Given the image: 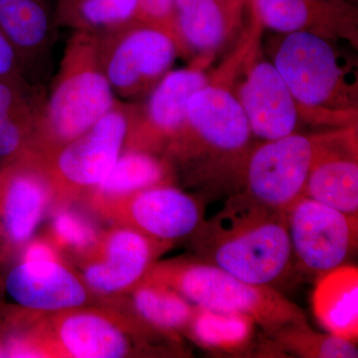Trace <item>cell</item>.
<instances>
[{
  "instance_id": "1",
  "label": "cell",
  "mask_w": 358,
  "mask_h": 358,
  "mask_svg": "<svg viewBox=\"0 0 358 358\" xmlns=\"http://www.w3.org/2000/svg\"><path fill=\"white\" fill-rule=\"evenodd\" d=\"M250 39L244 28L234 49L187 103L185 124L162 157L178 166L186 185L208 194L239 192L253 134L234 93L238 66Z\"/></svg>"
},
{
  "instance_id": "2",
  "label": "cell",
  "mask_w": 358,
  "mask_h": 358,
  "mask_svg": "<svg viewBox=\"0 0 358 358\" xmlns=\"http://www.w3.org/2000/svg\"><path fill=\"white\" fill-rule=\"evenodd\" d=\"M195 257L250 284L279 289L296 271L286 212L236 192L192 236Z\"/></svg>"
},
{
  "instance_id": "3",
  "label": "cell",
  "mask_w": 358,
  "mask_h": 358,
  "mask_svg": "<svg viewBox=\"0 0 358 358\" xmlns=\"http://www.w3.org/2000/svg\"><path fill=\"white\" fill-rule=\"evenodd\" d=\"M270 60L303 110L306 126H357V74L338 42L308 32L280 34Z\"/></svg>"
},
{
  "instance_id": "4",
  "label": "cell",
  "mask_w": 358,
  "mask_h": 358,
  "mask_svg": "<svg viewBox=\"0 0 358 358\" xmlns=\"http://www.w3.org/2000/svg\"><path fill=\"white\" fill-rule=\"evenodd\" d=\"M119 99L103 74L96 34L74 31L37 119L32 152H51L91 128Z\"/></svg>"
},
{
  "instance_id": "5",
  "label": "cell",
  "mask_w": 358,
  "mask_h": 358,
  "mask_svg": "<svg viewBox=\"0 0 358 358\" xmlns=\"http://www.w3.org/2000/svg\"><path fill=\"white\" fill-rule=\"evenodd\" d=\"M143 279L173 289L196 307L247 315L267 336L287 324L308 322L279 289L242 281L196 257L157 261Z\"/></svg>"
},
{
  "instance_id": "6",
  "label": "cell",
  "mask_w": 358,
  "mask_h": 358,
  "mask_svg": "<svg viewBox=\"0 0 358 358\" xmlns=\"http://www.w3.org/2000/svg\"><path fill=\"white\" fill-rule=\"evenodd\" d=\"M27 331L41 357L122 358L148 355L157 331L138 319L99 310L46 313Z\"/></svg>"
},
{
  "instance_id": "7",
  "label": "cell",
  "mask_w": 358,
  "mask_h": 358,
  "mask_svg": "<svg viewBox=\"0 0 358 358\" xmlns=\"http://www.w3.org/2000/svg\"><path fill=\"white\" fill-rule=\"evenodd\" d=\"M138 107L119 99L94 126L51 152L34 154L50 183L53 197L73 199L90 192L119 159Z\"/></svg>"
},
{
  "instance_id": "8",
  "label": "cell",
  "mask_w": 358,
  "mask_h": 358,
  "mask_svg": "<svg viewBox=\"0 0 358 358\" xmlns=\"http://www.w3.org/2000/svg\"><path fill=\"white\" fill-rule=\"evenodd\" d=\"M250 39L238 66L234 93L254 138L274 141L299 133L306 126L303 110L262 47L265 28L254 10L250 13Z\"/></svg>"
},
{
  "instance_id": "9",
  "label": "cell",
  "mask_w": 358,
  "mask_h": 358,
  "mask_svg": "<svg viewBox=\"0 0 358 358\" xmlns=\"http://www.w3.org/2000/svg\"><path fill=\"white\" fill-rule=\"evenodd\" d=\"M96 34L103 74L122 101L148 96L179 55L166 33L136 20Z\"/></svg>"
},
{
  "instance_id": "10",
  "label": "cell",
  "mask_w": 358,
  "mask_h": 358,
  "mask_svg": "<svg viewBox=\"0 0 358 358\" xmlns=\"http://www.w3.org/2000/svg\"><path fill=\"white\" fill-rule=\"evenodd\" d=\"M322 131L294 133L255 143L245 166L243 192L258 203L286 212L305 195L308 173Z\"/></svg>"
},
{
  "instance_id": "11",
  "label": "cell",
  "mask_w": 358,
  "mask_h": 358,
  "mask_svg": "<svg viewBox=\"0 0 358 358\" xmlns=\"http://www.w3.org/2000/svg\"><path fill=\"white\" fill-rule=\"evenodd\" d=\"M296 271L317 278L345 265L357 249L358 214L300 197L286 211Z\"/></svg>"
},
{
  "instance_id": "12",
  "label": "cell",
  "mask_w": 358,
  "mask_h": 358,
  "mask_svg": "<svg viewBox=\"0 0 358 358\" xmlns=\"http://www.w3.org/2000/svg\"><path fill=\"white\" fill-rule=\"evenodd\" d=\"M215 57L199 54L188 67L169 71L148 94L145 107H138L124 148L164 155L185 124L190 96L208 82L207 68Z\"/></svg>"
},
{
  "instance_id": "13",
  "label": "cell",
  "mask_w": 358,
  "mask_h": 358,
  "mask_svg": "<svg viewBox=\"0 0 358 358\" xmlns=\"http://www.w3.org/2000/svg\"><path fill=\"white\" fill-rule=\"evenodd\" d=\"M96 211L117 225L169 245L192 237L205 219L202 202L173 185L145 188Z\"/></svg>"
},
{
  "instance_id": "14",
  "label": "cell",
  "mask_w": 358,
  "mask_h": 358,
  "mask_svg": "<svg viewBox=\"0 0 358 358\" xmlns=\"http://www.w3.org/2000/svg\"><path fill=\"white\" fill-rule=\"evenodd\" d=\"M171 247L140 231L115 224L82 253V281L98 294L129 293Z\"/></svg>"
},
{
  "instance_id": "15",
  "label": "cell",
  "mask_w": 358,
  "mask_h": 358,
  "mask_svg": "<svg viewBox=\"0 0 358 358\" xmlns=\"http://www.w3.org/2000/svg\"><path fill=\"white\" fill-rule=\"evenodd\" d=\"M306 196L348 214H358L357 126L322 131Z\"/></svg>"
},
{
  "instance_id": "16",
  "label": "cell",
  "mask_w": 358,
  "mask_h": 358,
  "mask_svg": "<svg viewBox=\"0 0 358 358\" xmlns=\"http://www.w3.org/2000/svg\"><path fill=\"white\" fill-rule=\"evenodd\" d=\"M53 192L33 152L2 166L0 171V227L10 243L31 238L43 218Z\"/></svg>"
},
{
  "instance_id": "17",
  "label": "cell",
  "mask_w": 358,
  "mask_h": 358,
  "mask_svg": "<svg viewBox=\"0 0 358 358\" xmlns=\"http://www.w3.org/2000/svg\"><path fill=\"white\" fill-rule=\"evenodd\" d=\"M264 28L308 32L358 48V10L350 0H252Z\"/></svg>"
},
{
  "instance_id": "18",
  "label": "cell",
  "mask_w": 358,
  "mask_h": 358,
  "mask_svg": "<svg viewBox=\"0 0 358 358\" xmlns=\"http://www.w3.org/2000/svg\"><path fill=\"white\" fill-rule=\"evenodd\" d=\"M9 296L33 312L51 313L83 307L88 288L61 261L21 262L6 280Z\"/></svg>"
},
{
  "instance_id": "19",
  "label": "cell",
  "mask_w": 358,
  "mask_h": 358,
  "mask_svg": "<svg viewBox=\"0 0 358 358\" xmlns=\"http://www.w3.org/2000/svg\"><path fill=\"white\" fill-rule=\"evenodd\" d=\"M179 32L190 54L216 56L237 34L252 0H173Z\"/></svg>"
},
{
  "instance_id": "20",
  "label": "cell",
  "mask_w": 358,
  "mask_h": 358,
  "mask_svg": "<svg viewBox=\"0 0 358 358\" xmlns=\"http://www.w3.org/2000/svg\"><path fill=\"white\" fill-rule=\"evenodd\" d=\"M255 320L239 313L216 312L195 306L183 336L205 352L225 357H273L274 343L257 334Z\"/></svg>"
},
{
  "instance_id": "21",
  "label": "cell",
  "mask_w": 358,
  "mask_h": 358,
  "mask_svg": "<svg viewBox=\"0 0 358 358\" xmlns=\"http://www.w3.org/2000/svg\"><path fill=\"white\" fill-rule=\"evenodd\" d=\"M48 0H0V29L13 45L28 76L44 67L56 36Z\"/></svg>"
},
{
  "instance_id": "22",
  "label": "cell",
  "mask_w": 358,
  "mask_h": 358,
  "mask_svg": "<svg viewBox=\"0 0 358 358\" xmlns=\"http://www.w3.org/2000/svg\"><path fill=\"white\" fill-rule=\"evenodd\" d=\"M44 98L29 80L0 79V160L6 164L31 152Z\"/></svg>"
},
{
  "instance_id": "23",
  "label": "cell",
  "mask_w": 358,
  "mask_h": 358,
  "mask_svg": "<svg viewBox=\"0 0 358 358\" xmlns=\"http://www.w3.org/2000/svg\"><path fill=\"white\" fill-rule=\"evenodd\" d=\"M313 315L327 333L357 343L358 268L343 265L317 278Z\"/></svg>"
},
{
  "instance_id": "24",
  "label": "cell",
  "mask_w": 358,
  "mask_h": 358,
  "mask_svg": "<svg viewBox=\"0 0 358 358\" xmlns=\"http://www.w3.org/2000/svg\"><path fill=\"white\" fill-rule=\"evenodd\" d=\"M174 169L164 157L124 148L107 176L90 192L94 209L145 188L171 185Z\"/></svg>"
},
{
  "instance_id": "25",
  "label": "cell",
  "mask_w": 358,
  "mask_h": 358,
  "mask_svg": "<svg viewBox=\"0 0 358 358\" xmlns=\"http://www.w3.org/2000/svg\"><path fill=\"white\" fill-rule=\"evenodd\" d=\"M136 319L160 336L180 341L194 313L195 306L173 289L143 279L131 291Z\"/></svg>"
},
{
  "instance_id": "26",
  "label": "cell",
  "mask_w": 358,
  "mask_h": 358,
  "mask_svg": "<svg viewBox=\"0 0 358 358\" xmlns=\"http://www.w3.org/2000/svg\"><path fill=\"white\" fill-rule=\"evenodd\" d=\"M138 0H55L57 25L99 33L136 20Z\"/></svg>"
},
{
  "instance_id": "27",
  "label": "cell",
  "mask_w": 358,
  "mask_h": 358,
  "mask_svg": "<svg viewBox=\"0 0 358 358\" xmlns=\"http://www.w3.org/2000/svg\"><path fill=\"white\" fill-rule=\"evenodd\" d=\"M284 355L301 358H357V345L327 333L313 331L308 322L289 324L273 336Z\"/></svg>"
},
{
  "instance_id": "28",
  "label": "cell",
  "mask_w": 358,
  "mask_h": 358,
  "mask_svg": "<svg viewBox=\"0 0 358 358\" xmlns=\"http://www.w3.org/2000/svg\"><path fill=\"white\" fill-rule=\"evenodd\" d=\"M52 236L57 246L84 253L98 241L100 234L88 219L69 209L59 210L52 221Z\"/></svg>"
},
{
  "instance_id": "29",
  "label": "cell",
  "mask_w": 358,
  "mask_h": 358,
  "mask_svg": "<svg viewBox=\"0 0 358 358\" xmlns=\"http://www.w3.org/2000/svg\"><path fill=\"white\" fill-rule=\"evenodd\" d=\"M134 20L166 33L178 45L179 55H190L179 32L173 0H138Z\"/></svg>"
},
{
  "instance_id": "30",
  "label": "cell",
  "mask_w": 358,
  "mask_h": 358,
  "mask_svg": "<svg viewBox=\"0 0 358 358\" xmlns=\"http://www.w3.org/2000/svg\"><path fill=\"white\" fill-rule=\"evenodd\" d=\"M7 78H24L29 80L20 55L0 29V79Z\"/></svg>"
},
{
  "instance_id": "31",
  "label": "cell",
  "mask_w": 358,
  "mask_h": 358,
  "mask_svg": "<svg viewBox=\"0 0 358 358\" xmlns=\"http://www.w3.org/2000/svg\"><path fill=\"white\" fill-rule=\"evenodd\" d=\"M23 262H41V261H60L55 247L48 242L33 241L25 248Z\"/></svg>"
},
{
  "instance_id": "32",
  "label": "cell",
  "mask_w": 358,
  "mask_h": 358,
  "mask_svg": "<svg viewBox=\"0 0 358 358\" xmlns=\"http://www.w3.org/2000/svg\"><path fill=\"white\" fill-rule=\"evenodd\" d=\"M0 357H6V345L1 341H0Z\"/></svg>"
},
{
  "instance_id": "33",
  "label": "cell",
  "mask_w": 358,
  "mask_h": 358,
  "mask_svg": "<svg viewBox=\"0 0 358 358\" xmlns=\"http://www.w3.org/2000/svg\"><path fill=\"white\" fill-rule=\"evenodd\" d=\"M350 1H352V2H355V0H350Z\"/></svg>"
}]
</instances>
